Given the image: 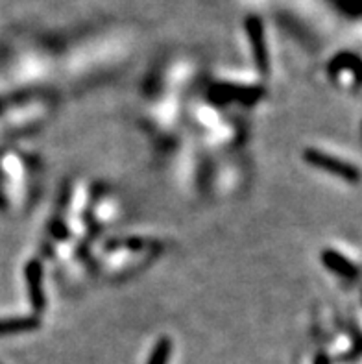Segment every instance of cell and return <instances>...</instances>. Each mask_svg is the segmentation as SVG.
I'll list each match as a JSON object with an SVG mask.
<instances>
[{"mask_svg":"<svg viewBox=\"0 0 362 364\" xmlns=\"http://www.w3.org/2000/svg\"><path fill=\"white\" fill-rule=\"evenodd\" d=\"M41 326V320L37 316H19L11 320H0V337L4 335H17L22 331H31Z\"/></svg>","mask_w":362,"mask_h":364,"instance_id":"5","label":"cell"},{"mask_svg":"<svg viewBox=\"0 0 362 364\" xmlns=\"http://www.w3.org/2000/svg\"><path fill=\"white\" fill-rule=\"evenodd\" d=\"M212 99L217 100H238L242 104H252L261 99L263 89L255 87H237V85H215L211 89Z\"/></svg>","mask_w":362,"mask_h":364,"instance_id":"4","label":"cell"},{"mask_svg":"<svg viewBox=\"0 0 362 364\" xmlns=\"http://www.w3.org/2000/svg\"><path fill=\"white\" fill-rule=\"evenodd\" d=\"M314 364H329V363H327V357H324V355H318V359H316Z\"/></svg>","mask_w":362,"mask_h":364,"instance_id":"8","label":"cell"},{"mask_svg":"<svg viewBox=\"0 0 362 364\" xmlns=\"http://www.w3.org/2000/svg\"><path fill=\"white\" fill-rule=\"evenodd\" d=\"M172 351V340L168 337L159 338L154 346V351H152L148 364H166L168 363V357H171Z\"/></svg>","mask_w":362,"mask_h":364,"instance_id":"7","label":"cell"},{"mask_svg":"<svg viewBox=\"0 0 362 364\" xmlns=\"http://www.w3.org/2000/svg\"><path fill=\"white\" fill-rule=\"evenodd\" d=\"M324 263H326L331 270H336L340 276H346V277H355L357 276V270L353 268L352 263H347L340 254H336V252H326L324 254Z\"/></svg>","mask_w":362,"mask_h":364,"instance_id":"6","label":"cell"},{"mask_svg":"<svg viewBox=\"0 0 362 364\" xmlns=\"http://www.w3.org/2000/svg\"><path fill=\"white\" fill-rule=\"evenodd\" d=\"M303 159H305L307 163H310L312 167L321 168V170L329 172V174H335V176L342 177V180H347V182H357L359 177H361V172L353 167V165L342 161V159H336V157L329 156L326 152L309 148V150L303 152Z\"/></svg>","mask_w":362,"mask_h":364,"instance_id":"1","label":"cell"},{"mask_svg":"<svg viewBox=\"0 0 362 364\" xmlns=\"http://www.w3.org/2000/svg\"><path fill=\"white\" fill-rule=\"evenodd\" d=\"M246 30L249 34V43H252V50H254V59L257 65V71L261 74H268L270 59L268 50H266V41H264L263 24L255 17H249L246 22Z\"/></svg>","mask_w":362,"mask_h":364,"instance_id":"3","label":"cell"},{"mask_svg":"<svg viewBox=\"0 0 362 364\" xmlns=\"http://www.w3.org/2000/svg\"><path fill=\"white\" fill-rule=\"evenodd\" d=\"M26 285H28V296L34 311L43 312L47 307V296H45V289H43V265L41 261L31 259L24 268Z\"/></svg>","mask_w":362,"mask_h":364,"instance_id":"2","label":"cell"}]
</instances>
